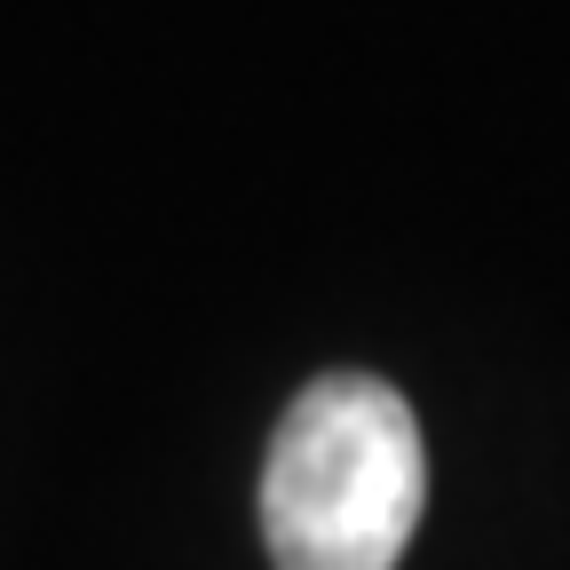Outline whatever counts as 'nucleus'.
Here are the masks:
<instances>
[{
  "instance_id": "nucleus-1",
  "label": "nucleus",
  "mask_w": 570,
  "mask_h": 570,
  "mask_svg": "<svg viewBox=\"0 0 570 570\" xmlns=\"http://www.w3.org/2000/svg\"><path fill=\"white\" fill-rule=\"evenodd\" d=\"M420 508V420L389 381L325 373L285 404L262 468V539L277 570H396Z\"/></svg>"
}]
</instances>
